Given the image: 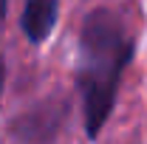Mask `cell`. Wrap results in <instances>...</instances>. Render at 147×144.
<instances>
[{
    "label": "cell",
    "instance_id": "6da1fadb",
    "mask_svg": "<svg viewBox=\"0 0 147 144\" xmlns=\"http://www.w3.org/2000/svg\"><path fill=\"white\" fill-rule=\"evenodd\" d=\"M133 37L108 9H93L79 31V90L85 133L96 139L113 113L122 73L133 59Z\"/></svg>",
    "mask_w": 147,
    "mask_h": 144
},
{
    "label": "cell",
    "instance_id": "7a4b0ae2",
    "mask_svg": "<svg viewBox=\"0 0 147 144\" xmlns=\"http://www.w3.org/2000/svg\"><path fill=\"white\" fill-rule=\"evenodd\" d=\"M57 14H59V0H26L23 9V34L31 42H42L57 26Z\"/></svg>",
    "mask_w": 147,
    "mask_h": 144
},
{
    "label": "cell",
    "instance_id": "3957f363",
    "mask_svg": "<svg viewBox=\"0 0 147 144\" xmlns=\"http://www.w3.org/2000/svg\"><path fill=\"white\" fill-rule=\"evenodd\" d=\"M0 90H3V62H0Z\"/></svg>",
    "mask_w": 147,
    "mask_h": 144
}]
</instances>
